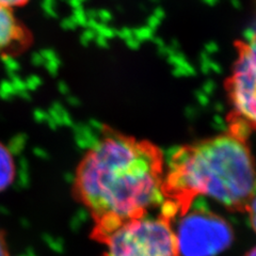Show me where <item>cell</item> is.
Here are the masks:
<instances>
[{"label":"cell","instance_id":"cell-1","mask_svg":"<svg viewBox=\"0 0 256 256\" xmlns=\"http://www.w3.org/2000/svg\"><path fill=\"white\" fill-rule=\"evenodd\" d=\"M73 196L92 219L91 238L102 244L123 224L162 208V153L146 140L105 128L80 159Z\"/></svg>","mask_w":256,"mask_h":256},{"label":"cell","instance_id":"cell-2","mask_svg":"<svg viewBox=\"0 0 256 256\" xmlns=\"http://www.w3.org/2000/svg\"><path fill=\"white\" fill-rule=\"evenodd\" d=\"M256 189V168L242 136L235 132L178 148L164 171L162 214L172 220L196 196L214 200L232 210H246Z\"/></svg>","mask_w":256,"mask_h":256},{"label":"cell","instance_id":"cell-3","mask_svg":"<svg viewBox=\"0 0 256 256\" xmlns=\"http://www.w3.org/2000/svg\"><path fill=\"white\" fill-rule=\"evenodd\" d=\"M102 244V256H180L172 221L162 214L123 224Z\"/></svg>","mask_w":256,"mask_h":256},{"label":"cell","instance_id":"cell-4","mask_svg":"<svg viewBox=\"0 0 256 256\" xmlns=\"http://www.w3.org/2000/svg\"><path fill=\"white\" fill-rule=\"evenodd\" d=\"M176 217L173 230L180 256H217L230 246L233 230L220 216L188 207Z\"/></svg>","mask_w":256,"mask_h":256},{"label":"cell","instance_id":"cell-5","mask_svg":"<svg viewBox=\"0 0 256 256\" xmlns=\"http://www.w3.org/2000/svg\"><path fill=\"white\" fill-rule=\"evenodd\" d=\"M226 89L236 124L256 132V34L237 44Z\"/></svg>","mask_w":256,"mask_h":256},{"label":"cell","instance_id":"cell-6","mask_svg":"<svg viewBox=\"0 0 256 256\" xmlns=\"http://www.w3.org/2000/svg\"><path fill=\"white\" fill-rule=\"evenodd\" d=\"M25 34L10 9L0 6V57L22 44Z\"/></svg>","mask_w":256,"mask_h":256},{"label":"cell","instance_id":"cell-7","mask_svg":"<svg viewBox=\"0 0 256 256\" xmlns=\"http://www.w3.org/2000/svg\"><path fill=\"white\" fill-rule=\"evenodd\" d=\"M15 175L12 155L4 144L0 143V191L11 185Z\"/></svg>","mask_w":256,"mask_h":256},{"label":"cell","instance_id":"cell-8","mask_svg":"<svg viewBox=\"0 0 256 256\" xmlns=\"http://www.w3.org/2000/svg\"><path fill=\"white\" fill-rule=\"evenodd\" d=\"M246 212H248V214H249L250 222L252 224L254 230L256 232V189L254 191L253 196H251L249 203H248L246 207Z\"/></svg>","mask_w":256,"mask_h":256},{"label":"cell","instance_id":"cell-9","mask_svg":"<svg viewBox=\"0 0 256 256\" xmlns=\"http://www.w3.org/2000/svg\"><path fill=\"white\" fill-rule=\"evenodd\" d=\"M28 0H0V6H6L8 9H12L14 6H22L25 4Z\"/></svg>","mask_w":256,"mask_h":256},{"label":"cell","instance_id":"cell-10","mask_svg":"<svg viewBox=\"0 0 256 256\" xmlns=\"http://www.w3.org/2000/svg\"><path fill=\"white\" fill-rule=\"evenodd\" d=\"M0 256H10L9 252H8V246L2 232H0Z\"/></svg>","mask_w":256,"mask_h":256},{"label":"cell","instance_id":"cell-11","mask_svg":"<svg viewBox=\"0 0 256 256\" xmlns=\"http://www.w3.org/2000/svg\"><path fill=\"white\" fill-rule=\"evenodd\" d=\"M246 256H256V246H254L252 250L248 252V254Z\"/></svg>","mask_w":256,"mask_h":256}]
</instances>
